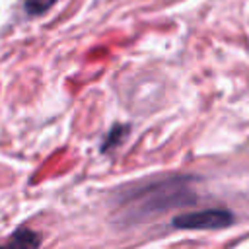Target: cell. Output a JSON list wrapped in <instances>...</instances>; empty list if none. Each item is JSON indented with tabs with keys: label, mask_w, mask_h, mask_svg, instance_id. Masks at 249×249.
Masks as SVG:
<instances>
[{
	"label": "cell",
	"mask_w": 249,
	"mask_h": 249,
	"mask_svg": "<svg viewBox=\"0 0 249 249\" xmlns=\"http://www.w3.org/2000/svg\"><path fill=\"white\" fill-rule=\"evenodd\" d=\"M41 237L29 228H19L18 231L12 233L8 243L0 245V249H39Z\"/></svg>",
	"instance_id": "obj_3"
},
{
	"label": "cell",
	"mask_w": 249,
	"mask_h": 249,
	"mask_svg": "<svg viewBox=\"0 0 249 249\" xmlns=\"http://www.w3.org/2000/svg\"><path fill=\"white\" fill-rule=\"evenodd\" d=\"M54 4L56 0H23V8L29 16H41Z\"/></svg>",
	"instance_id": "obj_4"
},
{
	"label": "cell",
	"mask_w": 249,
	"mask_h": 249,
	"mask_svg": "<svg viewBox=\"0 0 249 249\" xmlns=\"http://www.w3.org/2000/svg\"><path fill=\"white\" fill-rule=\"evenodd\" d=\"M124 132H126V128L124 126H115L109 134H107V140L103 142V146H101V150L103 152H107V150H113L117 144H119V140L124 136Z\"/></svg>",
	"instance_id": "obj_5"
},
{
	"label": "cell",
	"mask_w": 249,
	"mask_h": 249,
	"mask_svg": "<svg viewBox=\"0 0 249 249\" xmlns=\"http://www.w3.org/2000/svg\"><path fill=\"white\" fill-rule=\"evenodd\" d=\"M193 195L187 189V183L183 179H171V181H161L156 185H150L146 189H138V193H132L128 200L134 206L136 216L142 218V214H154V212H163L161 208L165 206H175L183 202H191Z\"/></svg>",
	"instance_id": "obj_1"
},
{
	"label": "cell",
	"mask_w": 249,
	"mask_h": 249,
	"mask_svg": "<svg viewBox=\"0 0 249 249\" xmlns=\"http://www.w3.org/2000/svg\"><path fill=\"white\" fill-rule=\"evenodd\" d=\"M233 222L231 212L224 208H206L196 212H185L171 220L177 230H220L228 228Z\"/></svg>",
	"instance_id": "obj_2"
}]
</instances>
